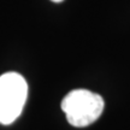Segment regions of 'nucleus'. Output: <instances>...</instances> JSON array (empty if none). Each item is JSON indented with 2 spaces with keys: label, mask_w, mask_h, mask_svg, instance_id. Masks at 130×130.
Listing matches in <instances>:
<instances>
[{
  "label": "nucleus",
  "mask_w": 130,
  "mask_h": 130,
  "mask_svg": "<svg viewBox=\"0 0 130 130\" xmlns=\"http://www.w3.org/2000/svg\"><path fill=\"white\" fill-rule=\"evenodd\" d=\"M61 110L72 126L84 128L93 124L104 111L101 95L87 89H74L61 100Z\"/></svg>",
  "instance_id": "nucleus-1"
},
{
  "label": "nucleus",
  "mask_w": 130,
  "mask_h": 130,
  "mask_svg": "<svg viewBox=\"0 0 130 130\" xmlns=\"http://www.w3.org/2000/svg\"><path fill=\"white\" fill-rule=\"evenodd\" d=\"M28 96V84L22 75L6 72L0 76V123L9 125L22 113Z\"/></svg>",
  "instance_id": "nucleus-2"
},
{
  "label": "nucleus",
  "mask_w": 130,
  "mask_h": 130,
  "mask_svg": "<svg viewBox=\"0 0 130 130\" xmlns=\"http://www.w3.org/2000/svg\"><path fill=\"white\" fill-rule=\"evenodd\" d=\"M51 1H53V3H61L63 0H51Z\"/></svg>",
  "instance_id": "nucleus-3"
}]
</instances>
